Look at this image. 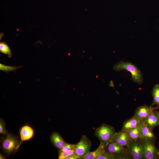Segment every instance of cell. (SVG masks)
I'll list each match as a JSON object with an SVG mask.
<instances>
[{
	"label": "cell",
	"mask_w": 159,
	"mask_h": 159,
	"mask_svg": "<svg viewBox=\"0 0 159 159\" xmlns=\"http://www.w3.org/2000/svg\"><path fill=\"white\" fill-rule=\"evenodd\" d=\"M1 149L7 156L15 153L20 147V140L17 136L9 134L1 138Z\"/></svg>",
	"instance_id": "1"
},
{
	"label": "cell",
	"mask_w": 159,
	"mask_h": 159,
	"mask_svg": "<svg viewBox=\"0 0 159 159\" xmlns=\"http://www.w3.org/2000/svg\"><path fill=\"white\" fill-rule=\"evenodd\" d=\"M113 69L115 71L126 70L130 72L131 79L134 82L140 84L143 82L141 72L135 65L131 62L120 61L114 66Z\"/></svg>",
	"instance_id": "2"
},
{
	"label": "cell",
	"mask_w": 159,
	"mask_h": 159,
	"mask_svg": "<svg viewBox=\"0 0 159 159\" xmlns=\"http://www.w3.org/2000/svg\"><path fill=\"white\" fill-rule=\"evenodd\" d=\"M116 133L113 127L103 124L96 129L95 135L105 147L113 140Z\"/></svg>",
	"instance_id": "3"
},
{
	"label": "cell",
	"mask_w": 159,
	"mask_h": 159,
	"mask_svg": "<svg viewBox=\"0 0 159 159\" xmlns=\"http://www.w3.org/2000/svg\"><path fill=\"white\" fill-rule=\"evenodd\" d=\"M127 153L131 159H145L143 150V140L140 138L132 141L126 147Z\"/></svg>",
	"instance_id": "4"
},
{
	"label": "cell",
	"mask_w": 159,
	"mask_h": 159,
	"mask_svg": "<svg viewBox=\"0 0 159 159\" xmlns=\"http://www.w3.org/2000/svg\"><path fill=\"white\" fill-rule=\"evenodd\" d=\"M106 151L118 159H130L128 155L126 147L118 145L113 140L110 142L105 147Z\"/></svg>",
	"instance_id": "5"
},
{
	"label": "cell",
	"mask_w": 159,
	"mask_h": 159,
	"mask_svg": "<svg viewBox=\"0 0 159 159\" xmlns=\"http://www.w3.org/2000/svg\"><path fill=\"white\" fill-rule=\"evenodd\" d=\"M142 140L145 159H159V150L155 147V142L148 140Z\"/></svg>",
	"instance_id": "6"
},
{
	"label": "cell",
	"mask_w": 159,
	"mask_h": 159,
	"mask_svg": "<svg viewBox=\"0 0 159 159\" xmlns=\"http://www.w3.org/2000/svg\"><path fill=\"white\" fill-rule=\"evenodd\" d=\"M91 146L90 140L85 135H82L79 142L76 144L74 148L75 154L80 158L90 151Z\"/></svg>",
	"instance_id": "7"
},
{
	"label": "cell",
	"mask_w": 159,
	"mask_h": 159,
	"mask_svg": "<svg viewBox=\"0 0 159 159\" xmlns=\"http://www.w3.org/2000/svg\"><path fill=\"white\" fill-rule=\"evenodd\" d=\"M158 109L157 107H154L152 105L141 106L137 108L133 117L138 119L143 120L155 109Z\"/></svg>",
	"instance_id": "8"
},
{
	"label": "cell",
	"mask_w": 159,
	"mask_h": 159,
	"mask_svg": "<svg viewBox=\"0 0 159 159\" xmlns=\"http://www.w3.org/2000/svg\"><path fill=\"white\" fill-rule=\"evenodd\" d=\"M34 130L30 125H25L22 126L19 130L20 141L19 145L23 141L29 140L33 138L34 135Z\"/></svg>",
	"instance_id": "9"
},
{
	"label": "cell",
	"mask_w": 159,
	"mask_h": 159,
	"mask_svg": "<svg viewBox=\"0 0 159 159\" xmlns=\"http://www.w3.org/2000/svg\"><path fill=\"white\" fill-rule=\"evenodd\" d=\"M113 140L120 145L126 147L128 146L133 141L125 131L122 130L116 132Z\"/></svg>",
	"instance_id": "10"
},
{
	"label": "cell",
	"mask_w": 159,
	"mask_h": 159,
	"mask_svg": "<svg viewBox=\"0 0 159 159\" xmlns=\"http://www.w3.org/2000/svg\"><path fill=\"white\" fill-rule=\"evenodd\" d=\"M143 124V120L138 119L133 116L123 122L121 130L125 131L134 129Z\"/></svg>",
	"instance_id": "11"
},
{
	"label": "cell",
	"mask_w": 159,
	"mask_h": 159,
	"mask_svg": "<svg viewBox=\"0 0 159 159\" xmlns=\"http://www.w3.org/2000/svg\"><path fill=\"white\" fill-rule=\"evenodd\" d=\"M143 121L144 125L153 130L159 125V120L155 110L143 120Z\"/></svg>",
	"instance_id": "12"
},
{
	"label": "cell",
	"mask_w": 159,
	"mask_h": 159,
	"mask_svg": "<svg viewBox=\"0 0 159 159\" xmlns=\"http://www.w3.org/2000/svg\"><path fill=\"white\" fill-rule=\"evenodd\" d=\"M106 151L105 147L100 143L98 147L95 151H89L84 155L81 157L80 159H97V158Z\"/></svg>",
	"instance_id": "13"
},
{
	"label": "cell",
	"mask_w": 159,
	"mask_h": 159,
	"mask_svg": "<svg viewBox=\"0 0 159 159\" xmlns=\"http://www.w3.org/2000/svg\"><path fill=\"white\" fill-rule=\"evenodd\" d=\"M153 130V129L143 124L141 126V138L150 140L155 142L156 137Z\"/></svg>",
	"instance_id": "14"
},
{
	"label": "cell",
	"mask_w": 159,
	"mask_h": 159,
	"mask_svg": "<svg viewBox=\"0 0 159 159\" xmlns=\"http://www.w3.org/2000/svg\"><path fill=\"white\" fill-rule=\"evenodd\" d=\"M50 140L54 146L59 150L63 147L65 143L62 137L57 132L52 133L50 137Z\"/></svg>",
	"instance_id": "15"
},
{
	"label": "cell",
	"mask_w": 159,
	"mask_h": 159,
	"mask_svg": "<svg viewBox=\"0 0 159 159\" xmlns=\"http://www.w3.org/2000/svg\"><path fill=\"white\" fill-rule=\"evenodd\" d=\"M141 125L134 129L125 131L128 136L132 140L136 141L141 138Z\"/></svg>",
	"instance_id": "16"
},
{
	"label": "cell",
	"mask_w": 159,
	"mask_h": 159,
	"mask_svg": "<svg viewBox=\"0 0 159 159\" xmlns=\"http://www.w3.org/2000/svg\"><path fill=\"white\" fill-rule=\"evenodd\" d=\"M152 95L153 101L151 105H155L159 108V84H156L153 87L152 90Z\"/></svg>",
	"instance_id": "17"
},
{
	"label": "cell",
	"mask_w": 159,
	"mask_h": 159,
	"mask_svg": "<svg viewBox=\"0 0 159 159\" xmlns=\"http://www.w3.org/2000/svg\"><path fill=\"white\" fill-rule=\"evenodd\" d=\"M0 52L7 55L9 58H11L12 56L11 49L9 46L5 42H0Z\"/></svg>",
	"instance_id": "18"
},
{
	"label": "cell",
	"mask_w": 159,
	"mask_h": 159,
	"mask_svg": "<svg viewBox=\"0 0 159 159\" xmlns=\"http://www.w3.org/2000/svg\"><path fill=\"white\" fill-rule=\"evenodd\" d=\"M22 67V66H7L0 63V70L7 73H9L10 72H16L18 69Z\"/></svg>",
	"instance_id": "19"
},
{
	"label": "cell",
	"mask_w": 159,
	"mask_h": 159,
	"mask_svg": "<svg viewBox=\"0 0 159 159\" xmlns=\"http://www.w3.org/2000/svg\"><path fill=\"white\" fill-rule=\"evenodd\" d=\"M74 148L70 150L65 151H59L58 159H66L67 157L75 154Z\"/></svg>",
	"instance_id": "20"
},
{
	"label": "cell",
	"mask_w": 159,
	"mask_h": 159,
	"mask_svg": "<svg viewBox=\"0 0 159 159\" xmlns=\"http://www.w3.org/2000/svg\"><path fill=\"white\" fill-rule=\"evenodd\" d=\"M10 133L7 131L6 128V123L2 119H0V134L6 136Z\"/></svg>",
	"instance_id": "21"
},
{
	"label": "cell",
	"mask_w": 159,
	"mask_h": 159,
	"mask_svg": "<svg viewBox=\"0 0 159 159\" xmlns=\"http://www.w3.org/2000/svg\"><path fill=\"white\" fill-rule=\"evenodd\" d=\"M76 144H72L66 143H65L63 147L59 150L60 152L67 151L72 150L75 148Z\"/></svg>",
	"instance_id": "22"
},
{
	"label": "cell",
	"mask_w": 159,
	"mask_h": 159,
	"mask_svg": "<svg viewBox=\"0 0 159 159\" xmlns=\"http://www.w3.org/2000/svg\"><path fill=\"white\" fill-rule=\"evenodd\" d=\"M80 159V157L75 153L67 157L66 159Z\"/></svg>",
	"instance_id": "23"
},
{
	"label": "cell",
	"mask_w": 159,
	"mask_h": 159,
	"mask_svg": "<svg viewBox=\"0 0 159 159\" xmlns=\"http://www.w3.org/2000/svg\"><path fill=\"white\" fill-rule=\"evenodd\" d=\"M5 157L1 153H0V159H5Z\"/></svg>",
	"instance_id": "24"
},
{
	"label": "cell",
	"mask_w": 159,
	"mask_h": 159,
	"mask_svg": "<svg viewBox=\"0 0 159 159\" xmlns=\"http://www.w3.org/2000/svg\"><path fill=\"white\" fill-rule=\"evenodd\" d=\"M156 112L159 120V111H157L156 110Z\"/></svg>",
	"instance_id": "25"
}]
</instances>
